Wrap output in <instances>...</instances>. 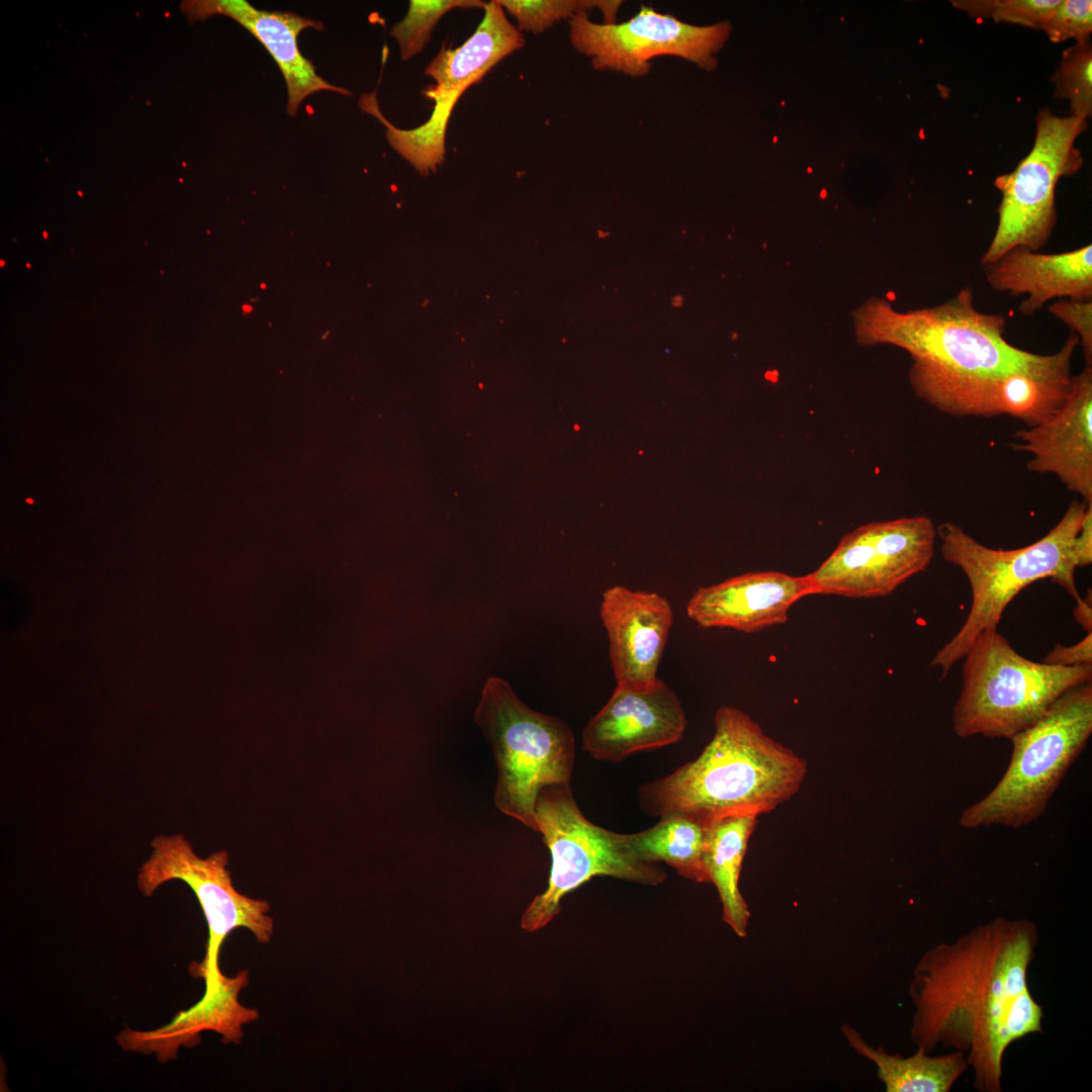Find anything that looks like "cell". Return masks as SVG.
Masks as SVG:
<instances>
[{
	"label": "cell",
	"mask_w": 1092,
	"mask_h": 1092,
	"mask_svg": "<svg viewBox=\"0 0 1092 1092\" xmlns=\"http://www.w3.org/2000/svg\"><path fill=\"white\" fill-rule=\"evenodd\" d=\"M497 767V809L538 832L536 801L550 785L569 784L574 737L562 720L532 710L502 677L489 676L474 712Z\"/></svg>",
	"instance_id": "52a82bcc"
},
{
	"label": "cell",
	"mask_w": 1092,
	"mask_h": 1092,
	"mask_svg": "<svg viewBox=\"0 0 1092 1092\" xmlns=\"http://www.w3.org/2000/svg\"><path fill=\"white\" fill-rule=\"evenodd\" d=\"M1092 734V681L1060 696L1034 724L1010 740L1009 764L994 788L966 808V829H1018L1036 821Z\"/></svg>",
	"instance_id": "5b68a950"
},
{
	"label": "cell",
	"mask_w": 1092,
	"mask_h": 1092,
	"mask_svg": "<svg viewBox=\"0 0 1092 1092\" xmlns=\"http://www.w3.org/2000/svg\"><path fill=\"white\" fill-rule=\"evenodd\" d=\"M963 665L952 727L962 738L1011 739L1039 720L1067 691L1092 681V664L1052 665L1016 652L997 631L979 635Z\"/></svg>",
	"instance_id": "8992f818"
},
{
	"label": "cell",
	"mask_w": 1092,
	"mask_h": 1092,
	"mask_svg": "<svg viewBox=\"0 0 1092 1092\" xmlns=\"http://www.w3.org/2000/svg\"><path fill=\"white\" fill-rule=\"evenodd\" d=\"M1086 128L1087 119L1058 116L1049 108L1038 110L1030 153L1014 171L994 181L1002 199L995 234L981 256L983 267L1014 247L1039 251L1048 244L1057 223L1056 187L1061 178L1082 167L1083 158L1074 143Z\"/></svg>",
	"instance_id": "9c48e42d"
},
{
	"label": "cell",
	"mask_w": 1092,
	"mask_h": 1092,
	"mask_svg": "<svg viewBox=\"0 0 1092 1092\" xmlns=\"http://www.w3.org/2000/svg\"><path fill=\"white\" fill-rule=\"evenodd\" d=\"M1088 506L1083 500H1072L1061 520L1042 538L1009 550L987 547L950 522L936 527L942 557L963 570L972 589L966 621L931 660L932 666L941 668L942 677L964 658L979 635L997 630L1006 607L1027 585L1051 578L1076 601L1080 599L1074 578L1072 545Z\"/></svg>",
	"instance_id": "277c9868"
},
{
	"label": "cell",
	"mask_w": 1092,
	"mask_h": 1092,
	"mask_svg": "<svg viewBox=\"0 0 1092 1092\" xmlns=\"http://www.w3.org/2000/svg\"><path fill=\"white\" fill-rule=\"evenodd\" d=\"M983 268L992 290L1026 295L1019 304L1023 315L1055 298L1092 299L1091 244L1054 254L1014 247Z\"/></svg>",
	"instance_id": "d6986e66"
},
{
	"label": "cell",
	"mask_w": 1092,
	"mask_h": 1092,
	"mask_svg": "<svg viewBox=\"0 0 1092 1092\" xmlns=\"http://www.w3.org/2000/svg\"><path fill=\"white\" fill-rule=\"evenodd\" d=\"M682 303H684V297L680 296V295H675L671 299V305L674 306V307H679V306L682 305Z\"/></svg>",
	"instance_id": "836d02e7"
},
{
	"label": "cell",
	"mask_w": 1092,
	"mask_h": 1092,
	"mask_svg": "<svg viewBox=\"0 0 1092 1092\" xmlns=\"http://www.w3.org/2000/svg\"><path fill=\"white\" fill-rule=\"evenodd\" d=\"M1061 0H952L956 8L972 17L991 18L1041 29Z\"/></svg>",
	"instance_id": "83f0119b"
},
{
	"label": "cell",
	"mask_w": 1092,
	"mask_h": 1092,
	"mask_svg": "<svg viewBox=\"0 0 1092 1092\" xmlns=\"http://www.w3.org/2000/svg\"><path fill=\"white\" fill-rule=\"evenodd\" d=\"M1072 559L1077 567L1090 565L1092 562V505H1089L1081 527L1073 541Z\"/></svg>",
	"instance_id": "1f68e13d"
},
{
	"label": "cell",
	"mask_w": 1092,
	"mask_h": 1092,
	"mask_svg": "<svg viewBox=\"0 0 1092 1092\" xmlns=\"http://www.w3.org/2000/svg\"><path fill=\"white\" fill-rule=\"evenodd\" d=\"M1048 310L1078 337L1085 365H1092V299L1061 298Z\"/></svg>",
	"instance_id": "f546056e"
},
{
	"label": "cell",
	"mask_w": 1092,
	"mask_h": 1092,
	"mask_svg": "<svg viewBox=\"0 0 1092 1092\" xmlns=\"http://www.w3.org/2000/svg\"><path fill=\"white\" fill-rule=\"evenodd\" d=\"M1077 602V606L1073 611L1074 618L1087 632L1092 630V596L1091 589H1089L1084 598H1080Z\"/></svg>",
	"instance_id": "d6a6232c"
},
{
	"label": "cell",
	"mask_w": 1092,
	"mask_h": 1092,
	"mask_svg": "<svg viewBox=\"0 0 1092 1092\" xmlns=\"http://www.w3.org/2000/svg\"><path fill=\"white\" fill-rule=\"evenodd\" d=\"M600 616L617 686L652 689L659 680L657 668L673 623L667 599L655 592L614 585L603 593Z\"/></svg>",
	"instance_id": "9a60e30c"
},
{
	"label": "cell",
	"mask_w": 1092,
	"mask_h": 1092,
	"mask_svg": "<svg viewBox=\"0 0 1092 1092\" xmlns=\"http://www.w3.org/2000/svg\"><path fill=\"white\" fill-rule=\"evenodd\" d=\"M1041 30L1053 42L1069 38L1076 42L1088 40L1092 31V1L1061 0Z\"/></svg>",
	"instance_id": "f1b7e54d"
},
{
	"label": "cell",
	"mask_w": 1092,
	"mask_h": 1092,
	"mask_svg": "<svg viewBox=\"0 0 1092 1092\" xmlns=\"http://www.w3.org/2000/svg\"><path fill=\"white\" fill-rule=\"evenodd\" d=\"M150 858L139 870L138 888L152 896L172 880L186 883L194 892L208 926L206 953L202 962H193L189 973L205 982L204 993L215 988L223 974L218 954L225 937L236 928L249 929L258 942L270 941L274 921L267 913L265 900L253 899L238 892L232 881L229 854L221 850L206 858L199 857L183 834L158 835L152 842Z\"/></svg>",
	"instance_id": "30bf717a"
},
{
	"label": "cell",
	"mask_w": 1092,
	"mask_h": 1092,
	"mask_svg": "<svg viewBox=\"0 0 1092 1092\" xmlns=\"http://www.w3.org/2000/svg\"><path fill=\"white\" fill-rule=\"evenodd\" d=\"M518 22L520 31L541 33L555 22L599 9L604 23L617 22L621 0H496Z\"/></svg>",
	"instance_id": "d4e9b609"
},
{
	"label": "cell",
	"mask_w": 1092,
	"mask_h": 1092,
	"mask_svg": "<svg viewBox=\"0 0 1092 1092\" xmlns=\"http://www.w3.org/2000/svg\"><path fill=\"white\" fill-rule=\"evenodd\" d=\"M248 984L247 970L234 977L223 975L211 992L177 1013L166 1025L148 1031L126 1027L116 1041L126 1052L154 1054L160 1063L175 1059L181 1046L197 1045L202 1031L217 1032L224 1043H239L244 1036L243 1026L259 1017L256 1009L239 1002L238 996Z\"/></svg>",
	"instance_id": "ffe728a7"
},
{
	"label": "cell",
	"mask_w": 1092,
	"mask_h": 1092,
	"mask_svg": "<svg viewBox=\"0 0 1092 1092\" xmlns=\"http://www.w3.org/2000/svg\"><path fill=\"white\" fill-rule=\"evenodd\" d=\"M1055 97L1070 103L1071 115L1087 119L1092 114V46L1090 39L1066 49L1052 76Z\"/></svg>",
	"instance_id": "4316f807"
},
{
	"label": "cell",
	"mask_w": 1092,
	"mask_h": 1092,
	"mask_svg": "<svg viewBox=\"0 0 1092 1092\" xmlns=\"http://www.w3.org/2000/svg\"><path fill=\"white\" fill-rule=\"evenodd\" d=\"M908 377L915 394L940 413L960 418L1007 415L1026 427L1060 411L1073 379L1025 372L971 374L920 361H913Z\"/></svg>",
	"instance_id": "4fadbf2b"
},
{
	"label": "cell",
	"mask_w": 1092,
	"mask_h": 1092,
	"mask_svg": "<svg viewBox=\"0 0 1092 1092\" xmlns=\"http://www.w3.org/2000/svg\"><path fill=\"white\" fill-rule=\"evenodd\" d=\"M936 538V527L926 516L859 526L843 536L827 559L807 574L811 594L886 597L927 568Z\"/></svg>",
	"instance_id": "8fae6325"
},
{
	"label": "cell",
	"mask_w": 1092,
	"mask_h": 1092,
	"mask_svg": "<svg viewBox=\"0 0 1092 1092\" xmlns=\"http://www.w3.org/2000/svg\"><path fill=\"white\" fill-rule=\"evenodd\" d=\"M808 595L807 575L747 572L698 588L687 604V615L703 629L753 633L786 623L792 606Z\"/></svg>",
	"instance_id": "e0dca14e"
},
{
	"label": "cell",
	"mask_w": 1092,
	"mask_h": 1092,
	"mask_svg": "<svg viewBox=\"0 0 1092 1092\" xmlns=\"http://www.w3.org/2000/svg\"><path fill=\"white\" fill-rule=\"evenodd\" d=\"M1038 941L1033 921L996 917L927 949L909 988L917 1049L964 1052L974 1089L1001 1092L1009 1045L1042 1031V1007L1027 985Z\"/></svg>",
	"instance_id": "6da1fadb"
},
{
	"label": "cell",
	"mask_w": 1092,
	"mask_h": 1092,
	"mask_svg": "<svg viewBox=\"0 0 1092 1092\" xmlns=\"http://www.w3.org/2000/svg\"><path fill=\"white\" fill-rule=\"evenodd\" d=\"M538 832L551 854L546 890L537 895L522 915V929L545 927L560 912L564 896L597 876L658 886L666 879L658 862L641 859L630 847L627 834L602 828L579 810L569 784L544 787L536 801Z\"/></svg>",
	"instance_id": "ba28073f"
},
{
	"label": "cell",
	"mask_w": 1092,
	"mask_h": 1092,
	"mask_svg": "<svg viewBox=\"0 0 1092 1092\" xmlns=\"http://www.w3.org/2000/svg\"><path fill=\"white\" fill-rule=\"evenodd\" d=\"M730 32L728 21L698 26L645 5L620 23H596L584 13L569 21L572 47L590 59L594 69L634 78L647 75L650 61L658 56L679 57L705 70H714L715 54Z\"/></svg>",
	"instance_id": "7c38bea8"
},
{
	"label": "cell",
	"mask_w": 1092,
	"mask_h": 1092,
	"mask_svg": "<svg viewBox=\"0 0 1092 1092\" xmlns=\"http://www.w3.org/2000/svg\"><path fill=\"white\" fill-rule=\"evenodd\" d=\"M687 724L677 695L662 680L646 691L616 686L585 726L582 748L596 759L618 762L634 752L677 742Z\"/></svg>",
	"instance_id": "5bb4252c"
},
{
	"label": "cell",
	"mask_w": 1092,
	"mask_h": 1092,
	"mask_svg": "<svg viewBox=\"0 0 1092 1092\" xmlns=\"http://www.w3.org/2000/svg\"><path fill=\"white\" fill-rule=\"evenodd\" d=\"M857 342L889 344L907 351L913 361L971 374L1025 372L1072 376L1079 339L1069 334L1053 354L1022 350L1005 339L1006 318L979 310L972 287L962 288L942 303L905 312L873 297L853 313Z\"/></svg>",
	"instance_id": "3957f363"
},
{
	"label": "cell",
	"mask_w": 1092,
	"mask_h": 1092,
	"mask_svg": "<svg viewBox=\"0 0 1092 1092\" xmlns=\"http://www.w3.org/2000/svg\"><path fill=\"white\" fill-rule=\"evenodd\" d=\"M627 837L631 849L641 859L663 861L686 879L710 882L703 856L705 827L700 823L681 815H669Z\"/></svg>",
	"instance_id": "cb8c5ba5"
},
{
	"label": "cell",
	"mask_w": 1092,
	"mask_h": 1092,
	"mask_svg": "<svg viewBox=\"0 0 1092 1092\" xmlns=\"http://www.w3.org/2000/svg\"><path fill=\"white\" fill-rule=\"evenodd\" d=\"M842 1030L850 1046L875 1064L888 1092H949L969 1068L962 1051L932 1056L917 1049L912 1056L903 1057L870 1045L848 1025Z\"/></svg>",
	"instance_id": "603a6c76"
},
{
	"label": "cell",
	"mask_w": 1092,
	"mask_h": 1092,
	"mask_svg": "<svg viewBox=\"0 0 1092 1092\" xmlns=\"http://www.w3.org/2000/svg\"><path fill=\"white\" fill-rule=\"evenodd\" d=\"M525 46L518 27L507 18L503 7L492 0L484 8V17L475 32L459 48L440 50L427 66L435 87L424 94L436 101V109L450 113L458 97L478 82L497 62Z\"/></svg>",
	"instance_id": "44dd1931"
},
{
	"label": "cell",
	"mask_w": 1092,
	"mask_h": 1092,
	"mask_svg": "<svg viewBox=\"0 0 1092 1092\" xmlns=\"http://www.w3.org/2000/svg\"><path fill=\"white\" fill-rule=\"evenodd\" d=\"M1011 448L1031 455L1026 469L1058 476L1071 492L1092 504V365L1073 375L1060 411L1048 421L1018 430Z\"/></svg>",
	"instance_id": "2e32d148"
},
{
	"label": "cell",
	"mask_w": 1092,
	"mask_h": 1092,
	"mask_svg": "<svg viewBox=\"0 0 1092 1092\" xmlns=\"http://www.w3.org/2000/svg\"><path fill=\"white\" fill-rule=\"evenodd\" d=\"M1043 662L1061 666L1092 664V632L1072 646L1056 645Z\"/></svg>",
	"instance_id": "4dcf8cb0"
},
{
	"label": "cell",
	"mask_w": 1092,
	"mask_h": 1092,
	"mask_svg": "<svg viewBox=\"0 0 1092 1092\" xmlns=\"http://www.w3.org/2000/svg\"><path fill=\"white\" fill-rule=\"evenodd\" d=\"M481 0H412L402 20L395 23L390 34L398 43L402 61L418 55L430 41L432 31L448 11L456 8H482Z\"/></svg>",
	"instance_id": "484cf974"
},
{
	"label": "cell",
	"mask_w": 1092,
	"mask_h": 1092,
	"mask_svg": "<svg viewBox=\"0 0 1092 1092\" xmlns=\"http://www.w3.org/2000/svg\"><path fill=\"white\" fill-rule=\"evenodd\" d=\"M714 726L695 760L639 788L646 814L681 815L706 827L728 816L769 813L797 794L807 775L805 759L736 707L719 708Z\"/></svg>",
	"instance_id": "7a4b0ae2"
},
{
	"label": "cell",
	"mask_w": 1092,
	"mask_h": 1092,
	"mask_svg": "<svg viewBox=\"0 0 1092 1092\" xmlns=\"http://www.w3.org/2000/svg\"><path fill=\"white\" fill-rule=\"evenodd\" d=\"M181 8L192 21L222 14L249 30L268 51L284 77L288 95L287 112L290 115H294L300 103L315 92L351 94L317 75L312 63L299 51V33L310 27L323 30L322 22L293 12L260 10L244 0L185 1Z\"/></svg>",
	"instance_id": "ac0fdd59"
},
{
	"label": "cell",
	"mask_w": 1092,
	"mask_h": 1092,
	"mask_svg": "<svg viewBox=\"0 0 1092 1092\" xmlns=\"http://www.w3.org/2000/svg\"><path fill=\"white\" fill-rule=\"evenodd\" d=\"M756 824L757 816L735 815L705 827L703 856L709 880L718 891L723 920L740 937L747 934L750 911L739 890V877Z\"/></svg>",
	"instance_id": "7402d4cb"
}]
</instances>
